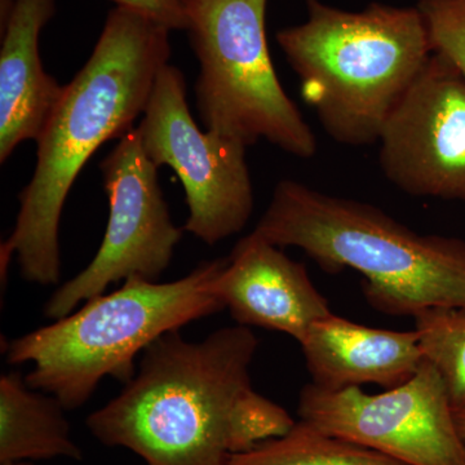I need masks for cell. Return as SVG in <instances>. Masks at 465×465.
I'll use <instances>...</instances> for the list:
<instances>
[{
	"label": "cell",
	"instance_id": "cell-18",
	"mask_svg": "<svg viewBox=\"0 0 465 465\" xmlns=\"http://www.w3.org/2000/svg\"><path fill=\"white\" fill-rule=\"evenodd\" d=\"M434 54L465 76V0H419Z\"/></svg>",
	"mask_w": 465,
	"mask_h": 465
},
{
	"label": "cell",
	"instance_id": "cell-6",
	"mask_svg": "<svg viewBox=\"0 0 465 465\" xmlns=\"http://www.w3.org/2000/svg\"><path fill=\"white\" fill-rule=\"evenodd\" d=\"M183 3L201 66L195 96L206 130L246 148L266 140L293 157H313L316 136L283 90L269 54L268 0Z\"/></svg>",
	"mask_w": 465,
	"mask_h": 465
},
{
	"label": "cell",
	"instance_id": "cell-1",
	"mask_svg": "<svg viewBox=\"0 0 465 465\" xmlns=\"http://www.w3.org/2000/svg\"><path fill=\"white\" fill-rule=\"evenodd\" d=\"M170 29L139 12H109L91 57L63 94L38 139L32 180L18 195L14 232L0 247L2 282L16 258L27 282L61 277L60 220L76 177L103 143L119 140L143 116L171 57Z\"/></svg>",
	"mask_w": 465,
	"mask_h": 465
},
{
	"label": "cell",
	"instance_id": "cell-16",
	"mask_svg": "<svg viewBox=\"0 0 465 465\" xmlns=\"http://www.w3.org/2000/svg\"><path fill=\"white\" fill-rule=\"evenodd\" d=\"M414 320L424 360L439 372L452 407L464 405L465 308H427Z\"/></svg>",
	"mask_w": 465,
	"mask_h": 465
},
{
	"label": "cell",
	"instance_id": "cell-19",
	"mask_svg": "<svg viewBox=\"0 0 465 465\" xmlns=\"http://www.w3.org/2000/svg\"><path fill=\"white\" fill-rule=\"evenodd\" d=\"M116 7L139 12L170 30L188 29L183 0H113Z\"/></svg>",
	"mask_w": 465,
	"mask_h": 465
},
{
	"label": "cell",
	"instance_id": "cell-15",
	"mask_svg": "<svg viewBox=\"0 0 465 465\" xmlns=\"http://www.w3.org/2000/svg\"><path fill=\"white\" fill-rule=\"evenodd\" d=\"M226 465H406L357 443L322 432L304 420L280 439L232 455Z\"/></svg>",
	"mask_w": 465,
	"mask_h": 465
},
{
	"label": "cell",
	"instance_id": "cell-11",
	"mask_svg": "<svg viewBox=\"0 0 465 465\" xmlns=\"http://www.w3.org/2000/svg\"><path fill=\"white\" fill-rule=\"evenodd\" d=\"M213 291L240 326L287 333L298 342L332 313L307 268L253 232L235 244Z\"/></svg>",
	"mask_w": 465,
	"mask_h": 465
},
{
	"label": "cell",
	"instance_id": "cell-17",
	"mask_svg": "<svg viewBox=\"0 0 465 465\" xmlns=\"http://www.w3.org/2000/svg\"><path fill=\"white\" fill-rule=\"evenodd\" d=\"M296 421L273 401L250 390L238 402L232 423L235 454L250 451L265 440L280 439L292 430Z\"/></svg>",
	"mask_w": 465,
	"mask_h": 465
},
{
	"label": "cell",
	"instance_id": "cell-20",
	"mask_svg": "<svg viewBox=\"0 0 465 465\" xmlns=\"http://www.w3.org/2000/svg\"><path fill=\"white\" fill-rule=\"evenodd\" d=\"M454 416L459 433L465 440V403L464 405L454 407Z\"/></svg>",
	"mask_w": 465,
	"mask_h": 465
},
{
	"label": "cell",
	"instance_id": "cell-9",
	"mask_svg": "<svg viewBox=\"0 0 465 465\" xmlns=\"http://www.w3.org/2000/svg\"><path fill=\"white\" fill-rule=\"evenodd\" d=\"M300 420L406 465H465V440L437 370L428 361L409 381L384 393L361 388L300 391Z\"/></svg>",
	"mask_w": 465,
	"mask_h": 465
},
{
	"label": "cell",
	"instance_id": "cell-13",
	"mask_svg": "<svg viewBox=\"0 0 465 465\" xmlns=\"http://www.w3.org/2000/svg\"><path fill=\"white\" fill-rule=\"evenodd\" d=\"M56 0H16L2 27L0 50V162L26 140L36 142L64 85L43 67L39 38Z\"/></svg>",
	"mask_w": 465,
	"mask_h": 465
},
{
	"label": "cell",
	"instance_id": "cell-3",
	"mask_svg": "<svg viewBox=\"0 0 465 465\" xmlns=\"http://www.w3.org/2000/svg\"><path fill=\"white\" fill-rule=\"evenodd\" d=\"M252 232L304 251L327 273L362 274L367 302L381 313L465 308V242L419 234L365 202L282 180Z\"/></svg>",
	"mask_w": 465,
	"mask_h": 465
},
{
	"label": "cell",
	"instance_id": "cell-2",
	"mask_svg": "<svg viewBox=\"0 0 465 465\" xmlns=\"http://www.w3.org/2000/svg\"><path fill=\"white\" fill-rule=\"evenodd\" d=\"M258 348L255 333L240 324L201 341H186L180 330L164 333L143 351L124 391L85 425L103 445L131 450L148 465H226Z\"/></svg>",
	"mask_w": 465,
	"mask_h": 465
},
{
	"label": "cell",
	"instance_id": "cell-14",
	"mask_svg": "<svg viewBox=\"0 0 465 465\" xmlns=\"http://www.w3.org/2000/svg\"><path fill=\"white\" fill-rule=\"evenodd\" d=\"M65 407L33 390L20 372L0 378V465L69 458L84 452L72 439Z\"/></svg>",
	"mask_w": 465,
	"mask_h": 465
},
{
	"label": "cell",
	"instance_id": "cell-8",
	"mask_svg": "<svg viewBox=\"0 0 465 465\" xmlns=\"http://www.w3.org/2000/svg\"><path fill=\"white\" fill-rule=\"evenodd\" d=\"M109 200L105 235L94 260L54 291L45 317L60 320L79 302L103 295L110 284L131 277L157 281L173 259L183 229L173 224L158 180V167L143 152L136 127L100 164Z\"/></svg>",
	"mask_w": 465,
	"mask_h": 465
},
{
	"label": "cell",
	"instance_id": "cell-7",
	"mask_svg": "<svg viewBox=\"0 0 465 465\" xmlns=\"http://www.w3.org/2000/svg\"><path fill=\"white\" fill-rule=\"evenodd\" d=\"M136 128L146 157L182 180L189 208L183 231L213 246L247 225L255 201L247 148L198 127L182 70L162 67Z\"/></svg>",
	"mask_w": 465,
	"mask_h": 465
},
{
	"label": "cell",
	"instance_id": "cell-12",
	"mask_svg": "<svg viewBox=\"0 0 465 465\" xmlns=\"http://www.w3.org/2000/svg\"><path fill=\"white\" fill-rule=\"evenodd\" d=\"M312 382L326 391L375 384L391 390L409 381L424 356L418 332L375 329L331 313L299 342Z\"/></svg>",
	"mask_w": 465,
	"mask_h": 465
},
{
	"label": "cell",
	"instance_id": "cell-4",
	"mask_svg": "<svg viewBox=\"0 0 465 465\" xmlns=\"http://www.w3.org/2000/svg\"><path fill=\"white\" fill-rule=\"evenodd\" d=\"M308 18L277 34L302 96L336 143H378L433 54L418 7L372 3L360 12L304 0Z\"/></svg>",
	"mask_w": 465,
	"mask_h": 465
},
{
	"label": "cell",
	"instance_id": "cell-5",
	"mask_svg": "<svg viewBox=\"0 0 465 465\" xmlns=\"http://www.w3.org/2000/svg\"><path fill=\"white\" fill-rule=\"evenodd\" d=\"M225 262H202L173 282L128 278L108 295L9 342L7 362L32 363L25 376L30 388L66 410L78 409L104 378L127 384L136 374L137 354L164 333L224 311L213 284Z\"/></svg>",
	"mask_w": 465,
	"mask_h": 465
},
{
	"label": "cell",
	"instance_id": "cell-10",
	"mask_svg": "<svg viewBox=\"0 0 465 465\" xmlns=\"http://www.w3.org/2000/svg\"><path fill=\"white\" fill-rule=\"evenodd\" d=\"M378 143L382 173L400 191L465 202V76L433 52Z\"/></svg>",
	"mask_w": 465,
	"mask_h": 465
},
{
	"label": "cell",
	"instance_id": "cell-21",
	"mask_svg": "<svg viewBox=\"0 0 465 465\" xmlns=\"http://www.w3.org/2000/svg\"><path fill=\"white\" fill-rule=\"evenodd\" d=\"M8 465H34V464L26 463V461H21V463H14V464H8Z\"/></svg>",
	"mask_w": 465,
	"mask_h": 465
}]
</instances>
